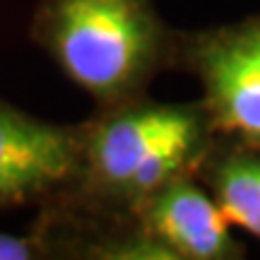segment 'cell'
<instances>
[{"mask_svg": "<svg viewBox=\"0 0 260 260\" xmlns=\"http://www.w3.org/2000/svg\"><path fill=\"white\" fill-rule=\"evenodd\" d=\"M31 41L99 109L147 94L176 53L154 0H39Z\"/></svg>", "mask_w": 260, "mask_h": 260, "instance_id": "cell-2", "label": "cell"}, {"mask_svg": "<svg viewBox=\"0 0 260 260\" xmlns=\"http://www.w3.org/2000/svg\"><path fill=\"white\" fill-rule=\"evenodd\" d=\"M217 135L203 102L159 104L147 94L99 109L82 123V159L73 190L53 207L96 222L135 219L159 188L198 176Z\"/></svg>", "mask_w": 260, "mask_h": 260, "instance_id": "cell-1", "label": "cell"}, {"mask_svg": "<svg viewBox=\"0 0 260 260\" xmlns=\"http://www.w3.org/2000/svg\"><path fill=\"white\" fill-rule=\"evenodd\" d=\"M174 68L200 82L217 140L260 147V15L176 31Z\"/></svg>", "mask_w": 260, "mask_h": 260, "instance_id": "cell-3", "label": "cell"}, {"mask_svg": "<svg viewBox=\"0 0 260 260\" xmlns=\"http://www.w3.org/2000/svg\"><path fill=\"white\" fill-rule=\"evenodd\" d=\"M82 159V123L41 121L0 99V210L56 205L73 190Z\"/></svg>", "mask_w": 260, "mask_h": 260, "instance_id": "cell-4", "label": "cell"}, {"mask_svg": "<svg viewBox=\"0 0 260 260\" xmlns=\"http://www.w3.org/2000/svg\"><path fill=\"white\" fill-rule=\"evenodd\" d=\"M198 176L232 224L260 239V147L217 140Z\"/></svg>", "mask_w": 260, "mask_h": 260, "instance_id": "cell-6", "label": "cell"}, {"mask_svg": "<svg viewBox=\"0 0 260 260\" xmlns=\"http://www.w3.org/2000/svg\"><path fill=\"white\" fill-rule=\"evenodd\" d=\"M183 176L159 188L140 207L145 232L169 253L171 260H236L246 255L243 243L232 234L214 195Z\"/></svg>", "mask_w": 260, "mask_h": 260, "instance_id": "cell-5", "label": "cell"}, {"mask_svg": "<svg viewBox=\"0 0 260 260\" xmlns=\"http://www.w3.org/2000/svg\"><path fill=\"white\" fill-rule=\"evenodd\" d=\"M51 243L46 234L37 232L22 236V234H10L0 229V260H31L51 255Z\"/></svg>", "mask_w": 260, "mask_h": 260, "instance_id": "cell-7", "label": "cell"}]
</instances>
